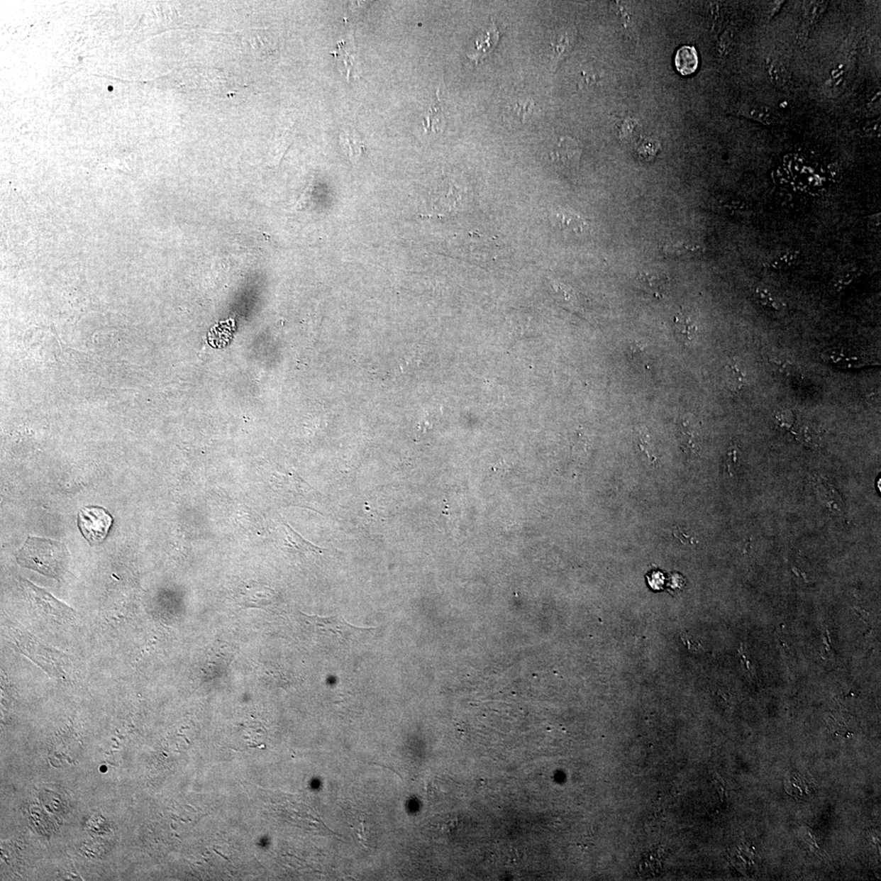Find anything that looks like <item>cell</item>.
Listing matches in <instances>:
<instances>
[{
	"mask_svg": "<svg viewBox=\"0 0 881 881\" xmlns=\"http://www.w3.org/2000/svg\"><path fill=\"white\" fill-rule=\"evenodd\" d=\"M69 552L63 543L48 538L28 537L16 553L21 567L37 571L47 577L59 579L67 570Z\"/></svg>",
	"mask_w": 881,
	"mask_h": 881,
	"instance_id": "cell-1",
	"label": "cell"
},
{
	"mask_svg": "<svg viewBox=\"0 0 881 881\" xmlns=\"http://www.w3.org/2000/svg\"><path fill=\"white\" fill-rule=\"evenodd\" d=\"M298 617L303 628L308 632L333 640L340 645H350L374 630L372 628L353 626L340 616L320 617L299 612Z\"/></svg>",
	"mask_w": 881,
	"mask_h": 881,
	"instance_id": "cell-2",
	"label": "cell"
},
{
	"mask_svg": "<svg viewBox=\"0 0 881 881\" xmlns=\"http://www.w3.org/2000/svg\"><path fill=\"white\" fill-rule=\"evenodd\" d=\"M20 584L23 587L26 597H28L31 606L43 617L61 623H67L74 620L75 612L72 609L58 601L46 590L40 589L25 579H20Z\"/></svg>",
	"mask_w": 881,
	"mask_h": 881,
	"instance_id": "cell-3",
	"label": "cell"
},
{
	"mask_svg": "<svg viewBox=\"0 0 881 881\" xmlns=\"http://www.w3.org/2000/svg\"><path fill=\"white\" fill-rule=\"evenodd\" d=\"M113 519L108 511L99 506H87L78 514V526L82 535L92 545L105 540Z\"/></svg>",
	"mask_w": 881,
	"mask_h": 881,
	"instance_id": "cell-4",
	"label": "cell"
},
{
	"mask_svg": "<svg viewBox=\"0 0 881 881\" xmlns=\"http://www.w3.org/2000/svg\"><path fill=\"white\" fill-rule=\"evenodd\" d=\"M239 606L255 608L272 611L277 605V597L274 589L257 582L245 583L237 586L233 594Z\"/></svg>",
	"mask_w": 881,
	"mask_h": 881,
	"instance_id": "cell-5",
	"label": "cell"
},
{
	"mask_svg": "<svg viewBox=\"0 0 881 881\" xmlns=\"http://www.w3.org/2000/svg\"><path fill=\"white\" fill-rule=\"evenodd\" d=\"M677 438L683 453L693 458L701 450L702 436L700 424L693 415L683 416L677 424Z\"/></svg>",
	"mask_w": 881,
	"mask_h": 881,
	"instance_id": "cell-6",
	"label": "cell"
},
{
	"mask_svg": "<svg viewBox=\"0 0 881 881\" xmlns=\"http://www.w3.org/2000/svg\"><path fill=\"white\" fill-rule=\"evenodd\" d=\"M582 150L575 140L564 137L558 141L551 153L555 165L564 170H574L578 167Z\"/></svg>",
	"mask_w": 881,
	"mask_h": 881,
	"instance_id": "cell-7",
	"label": "cell"
},
{
	"mask_svg": "<svg viewBox=\"0 0 881 881\" xmlns=\"http://www.w3.org/2000/svg\"><path fill=\"white\" fill-rule=\"evenodd\" d=\"M576 39L577 30L574 26H565L555 34L550 43L549 54L552 69H556L558 64L572 50Z\"/></svg>",
	"mask_w": 881,
	"mask_h": 881,
	"instance_id": "cell-8",
	"label": "cell"
},
{
	"mask_svg": "<svg viewBox=\"0 0 881 881\" xmlns=\"http://www.w3.org/2000/svg\"><path fill=\"white\" fill-rule=\"evenodd\" d=\"M636 284L656 298H663L670 289V279L665 274L657 271H644L636 277Z\"/></svg>",
	"mask_w": 881,
	"mask_h": 881,
	"instance_id": "cell-9",
	"label": "cell"
},
{
	"mask_svg": "<svg viewBox=\"0 0 881 881\" xmlns=\"http://www.w3.org/2000/svg\"><path fill=\"white\" fill-rule=\"evenodd\" d=\"M499 40V31L496 24L492 23V26L489 27V29L477 36L475 48H473V51L470 53H467V57L476 63L480 62L494 51V49L497 46Z\"/></svg>",
	"mask_w": 881,
	"mask_h": 881,
	"instance_id": "cell-10",
	"label": "cell"
},
{
	"mask_svg": "<svg viewBox=\"0 0 881 881\" xmlns=\"http://www.w3.org/2000/svg\"><path fill=\"white\" fill-rule=\"evenodd\" d=\"M282 532H284V538H282L284 545L291 553L301 554L322 553V548L315 546L313 543L304 540L300 534L294 531L286 522L282 523Z\"/></svg>",
	"mask_w": 881,
	"mask_h": 881,
	"instance_id": "cell-11",
	"label": "cell"
},
{
	"mask_svg": "<svg viewBox=\"0 0 881 881\" xmlns=\"http://www.w3.org/2000/svg\"><path fill=\"white\" fill-rule=\"evenodd\" d=\"M699 55L694 47L685 45L678 49L674 58V64L680 74L689 76L697 72Z\"/></svg>",
	"mask_w": 881,
	"mask_h": 881,
	"instance_id": "cell-12",
	"label": "cell"
},
{
	"mask_svg": "<svg viewBox=\"0 0 881 881\" xmlns=\"http://www.w3.org/2000/svg\"><path fill=\"white\" fill-rule=\"evenodd\" d=\"M675 331L679 338L685 345H692L697 340L698 326L692 316L685 312H679L675 317Z\"/></svg>",
	"mask_w": 881,
	"mask_h": 881,
	"instance_id": "cell-13",
	"label": "cell"
},
{
	"mask_svg": "<svg viewBox=\"0 0 881 881\" xmlns=\"http://www.w3.org/2000/svg\"><path fill=\"white\" fill-rule=\"evenodd\" d=\"M340 145L353 162L358 161L362 155L364 145L355 130L348 129L340 134Z\"/></svg>",
	"mask_w": 881,
	"mask_h": 881,
	"instance_id": "cell-14",
	"label": "cell"
},
{
	"mask_svg": "<svg viewBox=\"0 0 881 881\" xmlns=\"http://www.w3.org/2000/svg\"><path fill=\"white\" fill-rule=\"evenodd\" d=\"M725 379L727 387L733 394H738L745 385V375L736 363L726 367Z\"/></svg>",
	"mask_w": 881,
	"mask_h": 881,
	"instance_id": "cell-15",
	"label": "cell"
},
{
	"mask_svg": "<svg viewBox=\"0 0 881 881\" xmlns=\"http://www.w3.org/2000/svg\"><path fill=\"white\" fill-rule=\"evenodd\" d=\"M557 219L560 228L569 232L580 233L584 231L586 227L585 223L581 217L576 214H570L569 211H562L558 212Z\"/></svg>",
	"mask_w": 881,
	"mask_h": 881,
	"instance_id": "cell-16",
	"label": "cell"
},
{
	"mask_svg": "<svg viewBox=\"0 0 881 881\" xmlns=\"http://www.w3.org/2000/svg\"><path fill=\"white\" fill-rule=\"evenodd\" d=\"M509 109L510 117L516 122L522 123L535 111V103L530 100H518L514 101ZM515 121V122H516Z\"/></svg>",
	"mask_w": 881,
	"mask_h": 881,
	"instance_id": "cell-17",
	"label": "cell"
},
{
	"mask_svg": "<svg viewBox=\"0 0 881 881\" xmlns=\"http://www.w3.org/2000/svg\"><path fill=\"white\" fill-rule=\"evenodd\" d=\"M639 445L641 450H643L651 465H656L658 461V455L656 454L654 443H653L652 438L646 428H641L639 432Z\"/></svg>",
	"mask_w": 881,
	"mask_h": 881,
	"instance_id": "cell-18",
	"label": "cell"
},
{
	"mask_svg": "<svg viewBox=\"0 0 881 881\" xmlns=\"http://www.w3.org/2000/svg\"><path fill=\"white\" fill-rule=\"evenodd\" d=\"M700 248L695 246V245L680 242L672 245H667V246L663 248V252L667 255H682L688 253V252L692 253H695Z\"/></svg>",
	"mask_w": 881,
	"mask_h": 881,
	"instance_id": "cell-19",
	"label": "cell"
},
{
	"mask_svg": "<svg viewBox=\"0 0 881 881\" xmlns=\"http://www.w3.org/2000/svg\"><path fill=\"white\" fill-rule=\"evenodd\" d=\"M758 298H759L760 303L763 304V306H766L776 309H779V306H777V303L775 302L774 299L772 298L769 292H766V291H763V290H758Z\"/></svg>",
	"mask_w": 881,
	"mask_h": 881,
	"instance_id": "cell-20",
	"label": "cell"
},
{
	"mask_svg": "<svg viewBox=\"0 0 881 881\" xmlns=\"http://www.w3.org/2000/svg\"><path fill=\"white\" fill-rule=\"evenodd\" d=\"M673 536L678 538L681 543H685V545H687V543H694V538L687 534L682 527L680 526H677L675 530L673 531Z\"/></svg>",
	"mask_w": 881,
	"mask_h": 881,
	"instance_id": "cell-21",
	"label": "cell"
}]
</instances>
